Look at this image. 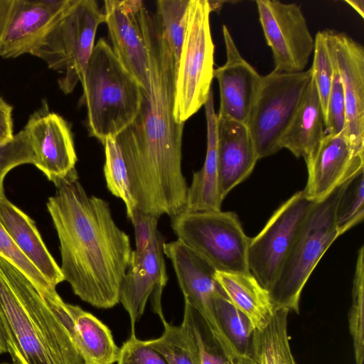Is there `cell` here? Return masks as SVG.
Returning <instances> with one entry per match:
<instances>
[{
	"mask_svg": "<svg viewBox=\"0 0 364 364\" xmlns=\"http://www.w3.org/2000/svg\"><path fill=\"white\" fill-rule=\"evenodd\" d=\"M141 26L149 61L140 110L116 136L136 208L158 218L186 210L188 185L182 172L184 123L174 117L176 64L156 15L144 6Z\"/></svg>",
	"mask_w": 364,
	"mask_h": 364,
	"instance_id": "cell-1",
	"label": "cell"
},
{
	"mask_svg": "<svg viewBox=\"0 0 364 364\" xmlns=\"http://www.w3.org/2000/svg\"><path fill=\"white\" fill-rule=\"evenodd\" d=\"M74 171L54 183L47 202L60 242L64 281L83 301L98 309L119 302L132 252L129 236L114 220L109 203L89 196Z\"/></svg>",
	"mask_w": 364,
	"mask_h": 364,
	"instance_id": "cell-2",
	"label": "cell"
},
{
	"mask_svg": "<svg viewBox=\"0 0 364 364\" xmlns=\"http://www.w3.org/2000/svg\"><path fill=\"white\" fill-rule=\"evenodd\" d=\"M0 318L16 364H89L69 308L57 291L42 295L0 256Z\"/></svg>",
	"mask_w": 364,
	"mask_h": 364,
	"instance_id": "cell-3",
	"label": "cell"
},
{
	"mask_svg": "<svg viewBox=\"0 0 364 364\" xmlns=\"http://www.w3.org/2000/svg\"><path fill=\"white\" fill-rule=\"evenodd\" d=\"M81 85L90 134L102 144L116 138L140 110L142 87L103 38L95 45Z\"/></svg>",
	"mask_w": 364,
	"mask_h": 364,
	"instance_id": "cell-4",
	"label": "cell"
},
{
	"mask_svg": "<svg viewBox=\"0 0 364 364\" xmlns=\"http://www.w3.org/2000/svg\"><path fill=\"white\" fill-rule=\"evenodd\" d=\"M346 183L316 201L303 223L269 291L276 309L299 313L306 282L321 258L341 236L336 212Z\"/></svg>",
	"mask_w": 364,
	"mask_h": 364,
	"instance_id": "cell-5",
	"label": "cell"
},
{
	"mask_svg": "<svg viewBox=\"0 0 364 364\" xmlns=\"http://www.w3.org/2000/svg\"><path fill=\"white\" fill-rule=\"evenodd\" d=\"M104 22V13L95 0H70L31 53L50 69L63 73L58 84L64 94L82 82L97 28Z\"/></svg>",
	"mask_w": 364,
	"mask_h": 364,
	"instance_id": "cell-6",
	"label": "cell"
},
{
	"mask_svg": "<svg viewBox=\"0 0 364 364\" xmlns=\"http://www.w3.org/2000/svg\"><path fill=\"white\" fill-rule=\"evenodd\" d=\"M208 0H190L186 28L176 67L174 117L185 123L208 99L214 73V50Z\"/></svg>",
	"mask_w": 364,
	"mask_h": 364,
	"instance_id": "cell-7",
	"label": "cell"
},
{
	"mask_svg": "<svg viewBox=\"0 0 364 364\" xmlns=\"http://www.w3.org/2000/svg\"><path fill=\"white\" fill-rule=\"evenodd\" d=\"M181 240L216 272H249L250 238L231 211H183L171 219Z\"/></svg>",
	"mask_w": 364,
	"mask_h": 364,
	"instance_id": "cell-8",
	"label": "cell"
},
{
	"mask_svg": "<svg viewBox=\"0 0 364 364\" xmlns=\"http://www.w3.org/2000/svg\"><path fill=\"white\" fill-rule=\"evenodd\" d=\"M311 70L299 73L272 70L262 76L247 126L259 159L281 150L280 141L311 80Z\"/></svg>",
	"mask_w": 364,
	"mask_h": 364,
	"instance_id": "cell-9",
	"label": "cell"
},
{
	"mask_svg": "<svg viewBox=\"0 0 364 364\" xmlns=\"http://www.w3.org/2000/svg\"><path fill=\"white\" fill-rule=\"evenodd\" d=\"M316 202L303 190L295 193L274 212L262 230L250 238L249 271L269 292Z\"/></svg>",
	"mask_w": 364,
	"mask_h": 364,
	"instance_id": "cell-10",
	"label": "cell"
},
{
	"mask_svg": "<svg viewBox=\"0 0 364 364\" xmlns=\"http://www.w3.org/2000/svg\"><path fill=\"white\" fill-rule=\"evenodd\" d=\"M163 251L171 262L184 298L199 314L222 350L235 358L238 351L225 335L218 320L215 298L221 291L215 270L181 240L164 242Z\"/></svg>",
	"mask_w": 364,
	"mask_h": 364,
	"instance_id": "cell-11",
	"label": "cell"
},
{
	"mask_svg": "<svg viewBox=\"0 0 364 364\" xmlns=\"http://www.w3.org/2000/svg\"><path fill=\"white\" fill-rule=\"evenodd\" d=\"M256 4L266 42L272 52L274 70L304 71L314 52V39L301 8L276 0H257Z\"/></svg>",
	"mask_w": 364,
	"mask_h": 364,
	"instance_id": "cell-12",
	"label": "cell"
},
{
	"mask_svg": "<svg viewBox=\"0 0 364 364\" xmlns=\"http://www.w3.org/2000/svg\"><path fill=\"white\" fill-rule=\"evenodd\" d=\"M70 0H0V57L31 54Z\"/></svg>",
	"mask_w": 364,
	"mask_h": 364,
	"instance_id": "cell-13",
	"label": "cell"
},
{
	"mask_svg": "<svg viewBox=\"0 0 364 364\" xmlns=\"http://www.w3.org/2000/svg\"><path fill=\"white\" fill-rule=\"evenodd\" d=\"M164 242L163 235L158 230L141 255L132 252L119 293V302L130 318L132 333H135V323L144 314L150 296L154 312L160 318L164 317L161 295L168 281L163 251Z\"/></svg>",
	"mask_w": 364,
	"mask_h": 364,
	"instance_id": "cell-14",
	"label": "cell"
},
{
	"mask_svg": "<svg viewBox=\"0 0 364 364\" xmlns=\"http://www.w3.org/2000/svg\"><path fill=\"white\" fill-rule=\"evenodd\" d=\"M323 31L343 89L346 136L355 147L364 151V48L344 33Z\"/></svg>",
	"mask_w": 364,
	"mask_h": 364,
	"instance_id": "cell-15",
	"label": "cell"
},
{
	"mask_svg": "<svg viewBox=\"0 0 364 364\" xmlns=\"http://www.w3.org/2000/svg\"><path fill=\"white\" fill-rule=\"evenodd\" d=\"M305 162L308 178L303 191L308 198L318 201L363 171L364 151L350 142L345 130L326 135Z\"/></svg>",
	"mask_w": 364,
	"mask_h": 364,
	"instance_id": "cell-16",
	"label": "cell"
},
{
	"mask_svg": "<svg viewBox=\"0 0 364 364\" xmlns=\"http://www.w3.org/2000/svg\"><path fill=\"white\" fill-rule=\"evenodd\" d=\"M23 129L30 139L33 165L53 182L75 171L77 157L70 126L59 114L50 112L33 114Z\"/></svg>",
	"mask_w": 364,
	"mask_h": 364,
	"instance_id": "cell-17",
	"label": "cell"
},
{
	"mask_svg": "<svg viewBox=\"0 0 364 364\" xmlns=\"http://www.w3.org/2000/svg\"><path fill=\"white\" fill-rule=\"evenodd\" d=\"M144 5L141 0H105L103 13L114 55L146 90L149 61L140 18Z\"/></svg>",
	"mask_w": 364,
	"mask_h": 364,
	"instance_id": "cell-18",
	"label": "cell"
},
{
	"mask_svg": "<svg viewBox=\"0 0 364 364\" xmlns=\"http://www.w3.org/2000/svg\"><path fill=\"white\" fill-rule=\"evenodd\" d=\"M223 34L226 61L214 70L220 89L218 119H228L246 124L257 94L262 76L241 55L225 25Z\"/></svg>",
	"mask_w": 364,
	"mask_h": 364,
	"instance_id": "cell-19",
	"label": "cell"
},
{
	"mask_svg": "<svg viewBox=\"0 0 364 364\" xmlns=\"http://www.w3.org/2000/svg\"><path fill=\"white\" fill-rule=\"evenodd\" d=\"M258 160L247 126L218 118V184L223 200L252 173Z\"/></svg>",
	"mask_w": 364,
	"mask_h": 364,
	"instance_id": "cell-20",
	"label": "cell"
},
{
	"mask_svg": "<svg viewBox=\"0 0 364 364\" xmlns=\"http://www.w3.org/2000/svg\"><path fill=\"white\" fill-rule=\"evenodd\" d=\"M0 223L13 241L54 287L64 281L33 220L0 194Z\"/></svg>",
	"mask_w": 364,
	"mask_h": 364,
	"instance_id": "cell-21",
	"label": "cell"
},
{
	"mask_svg": "<svg viewBox=\"0 0 364 364\" xmlns=\"http://www.w3.org/2000/svg\"><path fill=\"white\" fill-rule=\"evenodd\" d=\"M207 122V148L202 168L193 175L188 186L186 211L220 210L223 200L218 184V116L215 112L213 91L204 105Z\"/></svg>",
	"mask_w": 364,
	"mask_h": 364,
	"instance_id": "cell-22",
	"label": "cell"
},
{
	"mask_svg": "<svg viewBox=\"0 0 364 364\" xmlns=\"http://www.w3.org/2000/svg\"><path fill=\"white\" fill-rule=\"evenodd\" d=\"M326 135L324 114L311 77L301 102L281 139L280 146L306 161Z\"/></svg>",
	"mask_w": 364,
	"mask_h": 364,
	"instance_id": "cell-23",
	"label": "cell"
},
{
	"mask_svg": "<svg viewBox=\"0 0 364 364\" xmlns=\"http://www.w3.org/2000/svg\"><path fill=\"white\" fill-rule=\"evenodd\" d=\"M215 279L229 301L261 331L277 310L267 289L249 272H215Z\"/></svg>",
	"mask_w": 364,
	"mask_h": 364,
	"instance_id": "cell-24",
	"label": "cell"
},
{
	"mask_svg": "<svg viewBox=\"0 0 364 364\" xmlns=\"http://www.w3.org/2000/svg\"><path fill=\"white\" fill-rule=\"evenodd\" d=\"M78 344L89 364H114L120 348L109 328L79 306L69 304Z\"/></svg>",
	"mask_w": 364,
	"mask_h": 364,
	"instance_id": "cell-25",
	"label": "cell"
},
{
	"mask_svg": "<svg viewBox=\"0 0 364 364\" xmlns=\"http://www.w3.org/2000/svg\"><path fill=\"white\" fill-rule=\"evenodd\" d=\"M215 309L225 335L235 349L254 358L255 329L249 318L229 301L222 289L215 298Z\"/></svg>",
	"mask_w": 364,
	"mask_h": 364,
	"instance_id": "cell-26",
	"label": "cell"
},
{
	"mask_svg": "<svg viewBox=\"0 0 364 364\" xmlns=\"http://www.w3.org/2000/svg\"><path fill=\"white\" fill-rule=\"evenodd\" d=\"M161 320V336L144 342L159 352L168 364H200L198 348L189 332L181 324L171 325L164 317Z\"/></svg>",
	"mask_w": 364,
	"mask_h": 364,
	"instance_id": "cell-27",
	"label": "cell"
},
{
	"mask_svg": "<svg viewBox=\"0 0 364 364\" xmlns=\"http://www.w3.org/2000/svg\"><path fill=\"white\" fill-rule=\"evenodd\" d=\"M102 144L105 150L103 172L107 187L112 195L124 202L127 218L131 221L136 208L124 157L116 138H107Z\"/></svg>",
	"mask_w": 364,
	"mask_h": 364,
	"instance_id": "cell-28",
	"label": "cell"
},
{
	"mask_svg": "<svg viewBox=\"0 0 364 364\" xmlns=\"http://www.w3.org/2000/svg\"><path fill=\"white\" fill-rule=\"evenodd\" d=\"M181 325L191 335L198 348L200 364H258L253 358L230 359L218 346L203 320L189 304L184 303Z\"/></svg>",
	"mask_w": 364,
	"mask_h": 364,
	"instance_id": "cell-29",
	"label": "cell"
},
{
	"mask_svg": "<svg viewBox=\"0 0 364 364\" xmlns=\"http://www.w3.org/2000/svg\"><path fill=\"white\" fill-rule=\"evenodd\" d=\"M356 364L364 360V247L358 251L352 288V303L348 314Z\"/></svg>",
	"mask_w": 364,
	"mask_h": 364,
	"instance_id": "cell-30",
	"label": "cell"
},
{
	"mask_svg": "<svg viewBox=\"0 0 364 364\" xmlns=\"http://www.w3.org/2000/svg\"><path fill=\"white\" fill-rule=\"evenodd\" d=\"M190 0H158L156 13L164 35L173 53L176 64L179 60L186 28Z\"/></svg>",
	"mask_w": 364,
	"mask_h": 364,
	"instance_id": "cell-31",
	"label": "cell"
},
{
	"mask_svg": "<svg viewBox=\"0 0 364 364\" xmlns=\"http://www.w3.org/2000/svg\"><path fill=\"white\" fill-rule=\"evenodd\" d=\"M364 218V172L362 171L344 186L336 212L337 230L342 235L360 223Z\"/></svg>",
	"mask_w": 364,
	"mask_h": 364,
	"instance_id": "cell-32",
	"label": "cell"
},
{
	"mask_svg": "<svg viewBox=\"0 0 364 364\" xmlns=\"http://www.w3.org/2000/svg\"><path fill=\"white\" fill-rule=\"evenodd\" d=\"M311 70L312 80L316 87L325 117L334 68L328 53L323 31H318L315 36L314 61Z\"/></svg>",
	"mask_w": 364,
	"mask_h": 364,
	"instance_id": "cell-33",
	"label": "cell"
},
{
	"mask_svg": "<svg viewBox=\"0 0 364 364\" xmlns=\"http://www.w3.org/2000/svg\"><path fill=\"white\" fill-rule=\"evenodd\" d=\"M0 256L27 277L42 295L56 291L21 252L0 223Z\"/></svg>",
	"mask_w": 364,
	"mask_h": 364,
	"instance_id": "cell-34",
	"label": "cell"
},
{
	"mask_svg": "<svg viewBox=\"0 0 364 364\" xmlns=\"http://www.w3.org/2000/svg\"><path fill=\"white\" fill-rule=\"evenodd\" d=\"M33 162V150L24 129L14 134L10 141L0 144V194L4 193V179L9 171Z\"/></svg>",
	"mask_w": 364,
	"mask_h": 364,
	"instance_id": "cell-35",
	"label": "cell"
},
{
	"mask_svg": "<svg viewBox=\"0 0 364 364\" xmlns=\"http://www.w3.org/2000/svg\"><path fill=\"white\" fill-rule=\"evenodd\" d=\"M325 124L326 135H338L346 130V110L343 89L335 69L327 103Z\"/></svg>",
	"mask_w": 364,
	"mask_h": 364,
	"instance_id": "cell-36",
	"label": "cell"
},
{
	"mask_svg": "<svg viewBox=\"0 0 364 364\" xmlns=\"http://www.w3.org/2000/svg\"><path fill=\"white\" fill-rule=\"evenodd\" d=\"M117 364H168L156 350L132 333L122 346Z\"/></svg>",
	"mask_w": 364,
	"mask_h": 364,
	"instance_id": "cell-37",
	"label": "cell"
},
{
	"mask_svg": "<svg viewBox=\"0 0 364 364\" xmlns=\"http://www.w3.org/2000/svg\"><path fill=\"white\" fill-rule=\"evenodd\" d=\"M159 219L137 209L134 210L131 222L134 228L136 249L134 252L136 255H140L147 249L159 230Z\"/></svg>",
	"mask_w": 364,
	"mask_h": 364,
	"instance_id": "cell-38",
	"label": "cell"
},
{
	"mask_svg": "<svg viewBox=\"0 0 364 364\" xmlns=\"http://www.w3.org/2000/svg\"><path fill=\"white\" fill-rule=\"evenodd\" d=\"M12 107L0 97V144L14 136Z\"/></svg>",
	"mask_w": 364,
	"mask_h": 364,
	"instance_id": "cell-39",
	"label": "cell"
},
{
	"mask_svg": "<svg viewBox=\"0 0 364 364\" xmlns=\"http://www.w3.org/2000/svg\"><path fill=\"white\" fill-rule=\"evenodd\" d=\"M347 4H348L358 14L364 18V1L363 0H346Z\"/></svg>",
	"mask_w": 364,
	"mask_h": 364,
	"instance_id": "cell-40",
	"label": "cell"
},
{
	"mask_svg": "<svg viewBox=\"0 0 364 364\" xmlns=\"http://www.w3.org/2000/svg\"><path fill=\"white\" fill-rule=\"evenodd\" d=\"M8 353L5 331L0 318V354Z\"/></svg>",
	"mask_w": 364,
	"mask_h": 364,
	"instance_id": "cell-41",
	"label": "cell"
},
{
	"mask_svg": "<svg viewBox=\"0 0 364 364\" xmlns=\"http://www.w3.org/2000/svg\"><path fill=\"white\" fill-rule=\"evenodd\" d=\"M282 364H296L292 355L290 346L284 352Z\"/></svg>",
	"mask_w": 364,
	"mask_h": 364,
	"instance_id": "cell-42",
	"label": "cell"
},
{
	"mask_svg": "<svg viewBox=\"0 0 364 364\" xmlns=\"http://www.w3.org/2000/svg\"><path fill=\"white\" fill-rule=\"evenodd\" d=\"M0 364H8V363H0ZM12 364H16V363H13Z\"/></svg>",
	"mask_w": 364,
	"mask_h": 364,
	"instance_id": "cell-43",
	"label": "cell"
}]
</instances>
